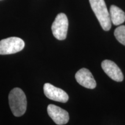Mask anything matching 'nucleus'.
<instances>
[{
  "label": "nucleus",
  "instance_id": "nucleus-1",
  "mask_svg": "<svg viewBox=\"0 0 125 125\" xmlns=\"http://www.w3.org/2000/svg\"><path fill=\"white\" fill-rule=\"evenodd\" d=\"M9 104L14 116L19 117L24 115L27 109V98L21 89L16 87L9 94Z\"/></svg>",
  "mask_w": 125,
  "mask_h": 125
},
{
  "label": "nucleus",
  "instance_id": "nucleus-2",
  "mask_svg": "<svg viewBox=\"0 0 125 125\" xmlns=\"http://www.w3.org/2000/svg\"><path fill=\"white\" fill-rule=\"evenodd\" d=\"M89 2L102 29L109 31L111 27V21L104 0H89Z\"/></svg>",
  "mask_w": 125,
  "mask_h": 125
},
{
  "label": "nucleus",
  "instance_id": "nucleus-3",
  "mask_svg": "<svg viewBox=\"0 0 125 125\" xmlns=\"http://www.w3.org/2000/svg\"><path fill=\"white\" fill-rule=\"evenodd\" d=\"M24 41L18 37H9L0 41V54H11L22 51Z\"/></svg>",
  "mask_w": 125,
  "mask_h": 125
},
{
  "label": "nucleus",
  "instance_id": "nucleus-4",
  "mask_svg": "<svg viewBox=\"0 0 125 125\" xmlns=\"http://www.w3.org/2000/svg\"><path fill=\"white\" fill-rule=\"evenodd\" d=\"M68 27V20L67 16L63 13L57 15L52 25V31L54 37L59 40L66 38Z\"/></svg>",
  "mask_w": 125,
  "mask_h": 125
},
{
  "label": "nucleus",
  "instance_id": "nucleus-5",
  "mask_svg": "<svg viewBox=\"0 0 125 125\" xmlns=\"http://www.w3.org/2000/svg\"><path fill=\"white\" fill-rule=\"evenodd\" d=\"M43 92L46 97L52 100L65 103L68 101L69 98L68 95L65 91L49 83H46L43 86Z\"/></svg>",
  "mask_w": 125,
  "mask_h": 125
},
{
  "label": "nucleus",
  "instance_id": "nucleus-6",
  "mask_svg": "<svg viewBox=\"0 0 125 125\" xmlns=\"http://www.w3.org/2000/svg\"><path fill=\"white\" fill-rule=\"evenodd\" d=\"M49 116L56 124L63 125L67 124L69 121V114L68 112L62 108L53 104H49L47 108Z\"/></svg>",
  "mask_w": 125,
  "mask_h": 125
},
{
  "label": "nucleus",
  "instance_id": "nucleus-7",
  "mask_svg": "<svg viewBox=\"0 0 125 125\" xmlns=\"http://www.w3.org/2000/svg\"><path fill=\"white\" fill-rule=\"evenodd\" d=\"M101 67L105 74L112 80L122 82L123 80V75L121 69L112 61L105 60L101 62Z\"/></svg>",
  "mask_w": 125,
  "mask_h": 125
},
{
  "label": "nucleus",
  "instance_id": "nucleus-8",
  "mask_svg": "<svg viewBox=\"0 0 125 125\" xmlns=\"http://www.w3.org/2000/svg\"><path fill=\"white\" fill-rule=\"evenodd\" d=\"M78 83L87 89H93L96 87V82L89 70L83 68L78 71L75 75Z\"/></svg>",
  "mask_w": 125,
  "mask_h": 125
},
{
  "label": "nucleus",
  "instance_id": "nucleus-9",
  "mask_svg": "<svg viewBox=\"0 0 125 125\" xmlns=\"http://www.w3.org/2000/svg\"><path fill=\"white\" fill-rule=\"evenodd\" d=\"M109 16L111 23L115 26L122 24L125 21V13L116 6H111L109 9Z\"/></svg>",
  "mask_w": 125,
  "mask_h": 125
},
{
  "label": "nucleus",
  "instance_id": "nucleus-10",
  "mask_svg": "<svg viewBox=\"0 0 125 125\" xmlns=\"http://www.w3.org/2000/svg\"><path fill=\"white\" fill-rule=\"evenodd\" d=\"M114 35L117 40L125 46V26H119L114 31Z\"/></svg>",
  "mask_w": 125,
  "mask_h": 125
}]
</instances>
